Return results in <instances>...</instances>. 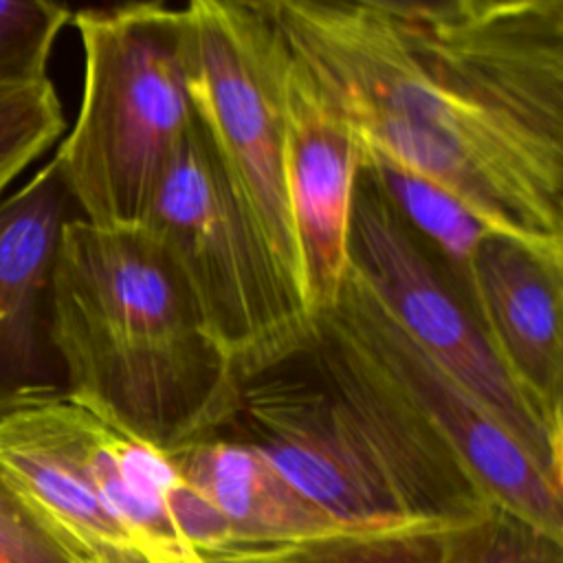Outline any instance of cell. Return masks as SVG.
<instances>
[{"instance_id":"obj_1","label":"cell","mask_w":563,"mask_h":563,"mask_svg":"<svg viewBox=\"0 0 563 563\" xmlns=\"http://www.w3.org/2000/svg\"><path fill=\"white\" fill-rule=\"evenodd\" d=\"M361 156L563 253V0H271Z\"/></svg>"},{"instance_id":"obj_2","label":"cell","mask_w":563,"mask_h":563,"mask_svg":"<svg viewBox=\"0 0 563 563\" xmlns=\"http://www.w3.org/2000/svg\"><path fill=\"white\" fill-rule=\"evenodd\" d=\"M51 341L68 398L165 453L224 431L238 411L242 385L145 227L64 224Z\"/></svg>"},{"instance_id":"obj_3","label":"cell","mask_w":563,"mask_h":563,"mask_svg":"<svg viewBox=\"0 0 563 563\" xmlns=\"http://www.w3.org/2000/svg\"><path fill=\"white\" fill-rule=\"evenodd\" d=\"M70 22L84 53L81 99L53 158L79 218L141 227L194 117L180 7H92Z\"/></svg>"},{"instance_id":"obj_4","label":"cell","mask_w":563,"mask_h":563,"mask_svg":"<svg viewBox=\"0 0 563 563\" xmlns=\"http://www.w3.org/2000/svg\"><path fill=\"white\" fill-rule=\"evenodd\" d=\"M141 227L174 262L207 339L240 385L308 347L312 319L235 198L196 114Z\"/></svg>"},{"instance_id":"obj_5","label":"cell","mask_w":563,"mask_h":563,"mask_svg":"<svg viewBox=\"0 0 563 563\" xmlns=\"http://www.w3.org/2000/svg\"><path fill=\"white\" fill-rule=\"evenodd\" d=\"M180 15L191 110L205 125L235 198L299 299L284 185L290 46L273 2L191 0L180 7Z\"/></svg>"},{"instance_id":"obj_6","label":"cell","mask_w":563,"mask_h":563,"mask_svg":"<svg viewBox=\"0 0 563 563\" xmlns=\"http://www.w3.org/2000/svg\"><path fill=\"white\" fill-rule=\"evenodd\" d=\"M350 264L407 334L563 479V431L552 429L515 387L446 266L363 165L350 213Z\"/></svg>"},{"instance_id":"obj_7","label":"cell","mask_w":563,"mask_h":563,"mask_svg":"<svg viewBox=\"0 0 563 563\" xmlns=\"http://www.w3.org/2000/svg\"><path fill=\"white\" fill-rule=\"evenodd\" d=\"M227 433L257 449L312 506L361 532L435 530L306 350L242 383Z\"/></svg>"},{"instance_id":"obj_8","label":"cell","mask_w":563,"mask_h":563,"mask_svg":"<svg viewBox=\"0 0 563 563\" xmlns=\"http://www.w3.org/2000/svg\"><path fill=\"white\" fill-rule=\"evenodd\" d=\"M332 312L457 451L493 506L563 541V479L508 433L391 317L352 268Z\"/></svg>"},{"instance_id":"obj_9","label":"cell","mask_w":563,"mask_h":563,"mask_svg":"<svg viewBox=\"0 0 563 563\" xmlns=\"http://www.w3.org/2000/svg\"><path fill=\"white\" fill-rule=\"evenodd\" d=\"M361 145L290 51L284 88V185L299 301L310 319L328 312L350 271V213Z\"/></svg>"},{"instance_id":"obj_10","label":"cell","mask_w":563,"mask_h":563,"mask_svg":"<svg viewBox=\"0 0 563 563\" xmlns=\"http://www.w3.org/2000/svg\"><path fill=\"white\" fill-rule=\"evenodd\" d=\"M75 216L53 156L0 198V418L64 394L51 292L62 229Z\"/></svg>"},{"instance_id":"obj_11","label":"cell","mask_w":563,"mask_h":563,"mask_svg":"<svg viewBox=\"0 0 563 563\" xmlns=\"http://www.w3.org/2000/svg\"><path fill=\"white\" fill-rule=\"evenodd\" d=\"M460 292L508 378L563 431V253L486 233Z\"/></svg>"},{"instance_id":"obj_12","label":"cell","mask_w":563,"mask_h":563,"mask_svg":"<svg viewBox=\"0 0 563 563\" xmlns=\"http://www.w3.org/2000/svg\"><path fill=\"white\" fill-rule=\"evenodd\" d=\"M169 455L229 521L238 539L233 563H284L317 545L372 534L323 515L257 449L227 431Z\"/></svg>"},{"instance_id":"obj_13","label":"cell","mask_w":563,"mask_h":563,"mask_svg":"<svg viewBox=\"0 0 563 563\" xmlns=\"http://www.w3.org/2000/svg\"><path fill=\"white\" fill-rule=\"evenodd\" d=\"M361 165L391 198V202L420 235V240L440 257L455 286L460 288L477 244L486 233L493 231L482 227L462 205H457L451 196L431 183L367 161L363 156Z\"/></svg>"},{"instance_id":"obj_14","label":"cell","mask_w":563,"mask_h":563,"mask_svg":"<svg viewBox=\"0 0 563 563\" xmlns=\"http://www.w3.org/2000/svg\"><path fill=\"white\" fill-rule=\"evenodd\" d=\"M66 132V117L51 79L0 88V198Z\"/></svg>"},{"instance_id":"obj_15","label":"cell","mask_w":563,"mask_h":563,"mask_svg":"<svg viewBox=\"0 0 563 563\" xmlns=\"http://www.w3.org/2000/svg\"><path fill=\"white\" fill-rule=\"evenodd\" d=\"M70 20L73 11L59 2L0 0V88L51 79L48 59Z\"/></svg>"},{"instance_id":"obj_16","label":"cell","mask_w":563,"mask_h":563,"mask_svg":"<svg viewBox=\"0 0 563 563\" xmlns=\"http://www.w3.org/2000/svg\"><path fill=\"white\" fill-rule=\"evenodd\" d=\"M444 563H563V541L493 506L449 532Z\"/></svg>"},{"instance_id":"obj_17","label":"cell","mask_w":563,"mask_h":563,"mask_svg":"<svg viewBox=\"0 0 563 563\" xmlns=\"http://www.w3.org/2000/svg\"><path fill=\"white\" fill-rule=\"evenodd\" d=\"M451 530L358 534L310 548L284 563H444Z\"/></svg>"},{"instance_id":"obj_18","label":"cell","mask_w":563,"mask_h":563,"mask_svg":"<svg viewBox=\"0 0 563 563\" xmlns=\"http://www.w3.org/2000/svg\"><path fill=\"white\" fill-rule=\"evenodd\" d=\"M0 563H75L0 473Z\"/></svg>"}]
</instances>
